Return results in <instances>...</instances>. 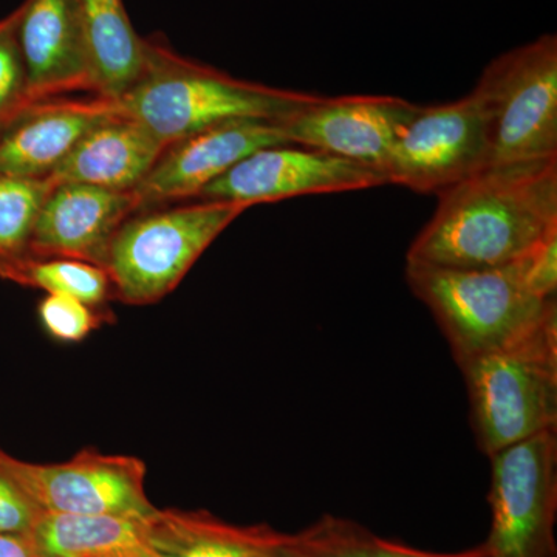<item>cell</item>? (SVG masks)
<instances>
[{"label": "cell", "mask_w": 557, "mask_h": 557, "mask_svg": "<svg viewBox=\"0 0 557 557\" xmlns=\"http://www.w3.org/2000/svg\"><path fill=\"white\" fill-rule=\"evenodd\" d=\"M141 525L160 557H310L299 533H281L269 525H233L201 509L157 508Z\"/></svg>", "instance_id": "obj_16"}, {"label": "cell", "mask_w": 557, "mask_h": 557, "mask_svg": "<svg viewBox=\"0 0 557 557\" xmlns=\"http://www.w3.org/2000/svg\"><path fill=\"white\" fill-rule=\"evenodd\" d=\"M528 287L541 299H555L557 288V231L523 258Z\"/></svg>", "instance_id": "obj_26"}, {"label": "cell", "mask_w": 557, "mask_h": 557, "mask_svg": "<svg viewBox=\"0 0 557 557\" xmlns=\"http://www.w3.org/2000/svg\"><path fill=\"white\" fill-rule=\"evenodd\" d=\"M310 557H490L485 544L458 553H432L373 534L354 520L324 516L299 531Z\"/></svg>", "instance_id": "obj_20"}, {"label": "cell", "mask_w": 557, "mask_h": 557, "mask_svg": "<svg viewBox=\"0 0 557 557\" xmlns=\"http://www.w3.org/2000/svg\"><path fill=\"white\" fill-rule=\"evenodd\" d=\"M101 310L102 307L89 306L72 296L46 295L39 302L38 314L51 338L75 344L108 322Z\"/></svg>", "instance_id": "obj_24"}, {"label": "cell", "mask_w": 557, "mask_h": 557, "mask_svg": "<svg viewBox=\"0 0 557 557\" xmlns=\"http://www.w3.org/2000/svg\"><path fill=\"white\" fill-rule=\"evenodd\" d=\"M91 87L116 101L134 86L146 65L148 39L139 38L123 0H76Z\"/></svg>", "instance_id": "obj_18"}, {"label": "cell", "mask_w": 557, "mask_h": 557, "mask_svg": "<svg viewBox=\"0 0 557 557\" xmlns=\"http://www.w3.org/2000/svg\"><path fill=\"white\" fill-rule=\"evenodd\" d=\"M21 7L0 21V129L33 104L22 57Z\"/></svg>", "instance_id": "obj_23"}, {"label": "cell", "mask_w": 557, "mask_h": 557, "mask_svg": "<svg viewBox=\"0 0 557 557\" xmlns=\"http://www.w3.org/2000/svg\"><path fill=\"white\" fill-rule=\"evenodd\" d=\"M406 281L434 314L457 364L508 346L557 307L556 298H537L528 287L523 258L479 270L406 263Z\"/></svg>", "instance_id": "obj_4"}, {"label": "cell", "mask_w": 557, "mask_h": 557, "mask_svg": "<svg viewBox=\"0 0 557 557\" xmlns=\"http://www.w3.org/2000/svg\"><path fill=\"white\" fill-rule=\"evenodd\" d=\"M557 431L490 457V557H555Z\"/></svg>", "instance_id": "obj_7"}, {"label": "cell", "mask_w": 557, "mask_h": 557, "mask_svg": "<svg viewBox=\"0 0 557 557\" xmlns=\"http://www.w3.org/2000/svg\"><path fill=\"white\" fill-rule=\"evenodd\" d=\"M137 209L134 190L54 183L36 220L30 256L81 260L102 269L110 242Z\"/></svg>", "instance_id": "obj_13"}, {"label": "cell", "mask_w": 557, "mask_h": 557, "mask_svg": "<svg viewBox=\"0 0 557 557\" xmlns=\"http://www.w3.org/2000/svg\"><path fill=\"white\" fill-rule=\"evenodd\" d=\"M387 185L383 172L307 146H270L249 153L201 189L205 201L252 205Z\"/></svg>", "instance_id": "obj_10"}, {"label": "cell", "mask_w": 557, "mask_h": 557, "mask_svg": "<svg viewBox=\"0 0 557 557\" xmlns=\"http://www.w3.org/2000/svg\"><path fill=\"white\" fill-rule=\"evenodd\" d=\"M287 143L281 123L265 120L228 121L178 139L134 190L138 209L197 197L249 153Z\"/></svg>", "instance_id": "obj_12"}, {"label": "cell", "mask_w": 557, "mask_h": 557, "mask_svg": "<svg viewBox=\"0 0 557 557\" xmlns=\"http://www.w3.org/2000/svg\"><path fill=\"white\" fill-rule=\"evenodd\" d=\"M5 281L42 289L47 295H65L94 307L112 298V282L101 267L72 259L30 258L10 271Z\"/></svg>", "instance_id": "obj_22"}, {"label": "cell", "mask_w": 557, "mask_h": 557, "mask_svg": "<svg viewBox=\"0 0 557 557\" xmlns=\"http://www.w3.org/2000/svg\"><path fill=\"white\" fill-rule=\"evenodd\" d=\"M40 512L11 472L5 450L0 449V534L28 536Z\"/></svg>", "instance_id": "obj_25"}, {"label": "cell", "mask_w": 557, "mask_h": 557, "mask_svg": "<svg viewBox=\"0 0 557 557\" xmlns=\"http://www.w3.org/2000/svg\"><path fill=\"white\" fill-rule=\"evenodd\" d=\"M487 166L485 121L475 95L420 108L397 139L386 166L387 185L442 194Z\"/></svg>", "instance_id": "obj_9"}, {"label": "cell", "mask_w": 557, "mask_h": 557, "mask_svg": "<svg viewBox=\"0 0 557 557\" xmlns=\"http://www.w3.org/2000/svg\"><path fill=\"white\" fill-rule=\"evenodd\" d=\"M319 100V95L274 89L233 78L183 60L148 39L145 70L120 100L121 112L164 146L236 120L282 121Z\"/></svg>", "instance_id": "obj_2"}, {"label": "cell", "mask_w": 557, "mask_h": 557, "mask_svg": "<svg viewBox=\"0 0 557 557\" xmlns=\"http://www.w3.org/2000/svg\"><path fill=\"white\" fill-rule=\"evenodd\" d=\"M115 102L40 101L0 129V175L47 178Z\"/></svg>", "instance_id": "obj_15"}, {"label": "cell", "mask_w": 557, "mask_h": 557, "mask_svg": "<svg viewBox=\"0 0 557 557\" xmlns=\"http://www.w3.org/2000/svg\"><path fill=\"white\" fill-rule=\"evenodd\" d=\"M54 183L0 175V277L30 259V245L44 201Z\"/></svg>", "instance_id": "obj_21"}, {"label": "cell", "mask_w": 557, "mask_h": 557, "mask_svg": "<svg viewBox=\"0 0 557 557\" xmlns=\"http://www.w3.org/2000/svg\"><path fill=\"white\" fill-rule=\"evenodd\" d=\"M472 94L485 121L487 166L557 157L555 35L490 62Z\"/></svg>", "instance_id": "obj_6"}, {"label": "cell", "mask_w": 557, "mask_h": 557, "mask_svg": "<svg viewBox=\"0 0 557 557\" xmlns=\"http://www.w3.org/2000/svg\"><path fill=\"white\" fill-rule=\"evenodd\" d=\"M166 146L119 108L98 121L51 172L53 183L129 193L148 177Z\"/></svg>", "instance_id": "obj_17"}, {"label": "cell", "mask_w": 557, "mask_h": 557, "mask_svg": "<svg viewBox=\"0 0 557 557\" xmlns=\"http://www.w3.org/2000/svg\"><path fill=\"white\" fill-rule=\"evenodd\" d=\"M245 209L228 201H203L127 219L110 242L102 265L112 282V298L129 306L159 302Z\"/></svg>", "instance_id": "obj_5"}, {"label": "cell", "mask_w": 557, "mask_h": 557, "mask_svg": "<svg viewBox=\"0 0 557 557\" xmlns=\"http://www.w3.org/2000/svg\"><path fill=\"white\" fill-rule=\"evenodd\" d=\"M420 108L398 97H319L281 126L288 143L324 150L384 174L392 148Z\"/></svg>", "instance_id": "obj_11"}, {"label": "cell", "mask_w": 557, "mask_h": 557, "mask_svg": "<svg viewBox=\"0 0 557 557\" xmlns=\"http://www.w3.org/2000/svg\"><path fill=\"white\" fill-rule=\"evenodd\" d=\"M17 35L33 104L94 90L76 0H25Z\"/></svg>", "instance_id": "obj_14"}, {"label": "cell", "mask_w": 557, "mask_h": 557, "mask_svg": "<svg viewBox=\"0 0 557 557\" xmlns=\"http://www.w3.org/2000/svg\"><path fill=\"white\" fill-rule=\"evenodd\" d=\"M0 557H38L27 536L0 534Z\"/></svg>", "instance_id": "obj_27"}, {"label": "cell", "mask_w": 557, "mask_h": 557, "mask_svg": "<svg viewBox=\"0 0 557 557\" xmlns=\"http://www.w3.org/2000/svg\"><path fill=\"white\" fill-rule=\"evenodd\" d=\"M487 457L557 431V307L508 346L458 364Z\"/></svg>", "instance_id": "obj_3"}, {"label": "cell", "mask_w": 557, "mask_h": 557, "mask_svg": "<svg viewBox=\"0 0 557 557\" xmlns=\"http://www.w3.org/2000/svg\"><path fill=\"white\" fill-rule=\"evenodd\" d=\"M557 231V157L486 166L438 194L409 265L479 270L525 258Z\"/></svg>", "instance_id": "obj_1"}, {"label": "cell", "mask_w": 557, "mask_h": 557, "mask_svg": "<svg viewBox=\"0 0 557 557\" xmlns=\"http://www.w3.org/2000/svg\"><path fill=\"white\" fill-rule=\"evenodd\" d=\"M27 537L38 557H160L141 520L121 516L40 512Z\"/></svg>", "instance_id": "obj_19"}, {"label": "cell", "mask_w": 557, "mask_h": 557, "mask_svg": "<svg viewBox=\"0 0 557 557\" xmlns=\"http://www.w3.org/2000/svg\"><path fill=\"white\" fill-rule=\"evenodd\" d=\"M7 463L42 512L145 520L157 511L145 490L148 469L138 457L86 448L64 463H30L10 454Z\"/></svg>", "instance_id": "obj_8"}]
</instances>
